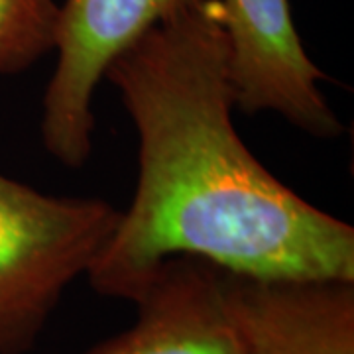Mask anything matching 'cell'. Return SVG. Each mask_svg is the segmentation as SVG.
Masks as SVG:
<instances>
[{"instance_id":"obj_1","label":"cell","mask_w":354,"mask_h":354,"mask_svg":"<svg viewBox=\"0 0 354 354\" xmlns=\"http://www.w3.org/2000/svg\"><path fill=\"white\" fill-rule=\"evenodd\" d=\"M104 79L136 128L138 183L88 268L95 291L134 301L171 258L250 278L354 281V228L272 176L232 124L218 0L153 26Z\"/></svg>"},{"instance_id":"obj_2","label":"cell","mask_w":354,"mask_h":354,"mask_svg":"<svg viewBox=\"0 0 354 354\" xmlns=\"http://www.w3.org/2000/svg\"><path fill=\"white\" fill-rule=\"evenodd\" d=\"M120 213L104 199L50 195L0 174V354L32 348Z\"/></svg>"},{"instance_id":"obj_3","label":"cell","mask_w":354,"mask_h":354,"mask_svg":"<svg viewBox=\"0 0 354 354\" xmlns=\"http://www.w3.org/2000/svg\"><path fill=\"white\" fill-rule=\"evenodd\" d=\"M205 0H64L55 26V69L44 95L48 153L81 167L93 150L95 93L113 62L148 30Z\"/></svg>"},{"instance_id":"obj_4","label":"cell","mask_w":354,"mask_h":354,"mask_svg":"<svg viewBox=\"0 0 354 354\" xmlns=\"http://www.w3.org/2000/svg\"><path fill=\"white\" fill-rule=\"evenodd\" d=\"M234 106L274 113L315 138L342 130L321 91L325 73L311 62L293 24L290 0H218Z\"/></svg>"},{"instance_id":"obj_5","label":"cell","mask_w":354,"mask_h":354,"mask_svg":"<svg viewBox=\"0 0 354 354\" xmlns=\"http://www.w3.org/2000/svg\"><path fill=\"white\" fill-rule=\"evenodd\" d=\"M241 354H354V281L221 272Z\"/></svg>"},{"instance_id":"obj_6","label":"cell","mask_w":354,"mask_h":354,"mask_svg":"<svg viewBox=\"0 0 354 354\" xmlns=\"http://www.w3.org/2000/svg\"><path fill=\"white\" fill-rule=\"evenodd\" d=\"M134 304V325L88 354H241L215 266L171 258Z\"/></svg>"},{"instance_id":"obj_7","label":"cell","mask_w":354,"mask_h":354,"mask_svg":"<svg viewBox=\"0 0 354 354\" xmlns=\"http://www.w3.org/2000/svg\"><path fill=\"white\" fill-rule=\"evenodd\" d=\"M57 0H0V73L28 69L53 51Z\"/></svg>"}]
</instances>
